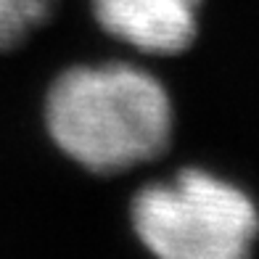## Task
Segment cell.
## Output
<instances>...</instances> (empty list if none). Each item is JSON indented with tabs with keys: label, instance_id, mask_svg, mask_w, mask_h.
<instances>
[{
	"label": "cell",
	"instance_id": "2",
	"mask_svg": "<svg viewBox=\"0 0 259 259\" xmlns=\"http://www.w3.org/2000/svg\"><path fill=\"white\" fill-rule=\"evenodd\" d=\"M133 228L156 259H249L259 209L238 185L185 169L135 196Z\"/></svg>",
	"mask_w": 259,
	"mask_h": 259
},
{
	"label": "cell",
	"instance_id": "3",
	"mask_svg": "<svg viewBox=\"0 0 259 259\" xmlns=\"http://www.w3.org/2000/svg\"><path fill=\"white\" fill-rule=\"evenodd\" d=\"M201 0H93L98 24L143 53H183L198 34Z\"/></svg>",
	"mask_w": 259,
	"mask_h": 259
},
{
	"label": "cell",
	"instance_id": "1",
	"mask_svg": "<svg viewBox=\"0 0 259 259\" xmlns=\"http://www.w3.org/2000/svg\"><path fill=\"white\" fill-rule=\"evenodd\" d=\"M45 127L69 159L96 175H116L167 151L172 101L161 82L138 66H74L48 90Z\"/></svg>",
	"mask_w": 259,
	"mask_h": 259
},
{
	"label": "cell",
	"instance_id": "4",
	"mask_svg": "<svg viewBox=\"0 0 259 259\" xmlns=\"http://www.w3.org/2000/svg\"><path fill=\"white\" fill-rule=\"evenodd\" d=\"M56 0H0V51H14L51 19Z\"/></svg>",
	"mask_w": 259,
	"mask_h": 259
}]
</instances>
